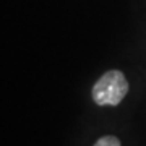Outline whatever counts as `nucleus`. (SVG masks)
Masks as SVG:
<instances>
[{
  "label": "nucleus",
  "mask_w": 146,
  "mask_h": 146,
  "mask_svg": "<svg viewBox=\"0 0 146 146\" xmlns=\"http://www.w3.org/2000/svg\"><path fill=\"white\" fill-rule=\"evenodd\" d=\"M128 93V81L120 70H109L93 86V101L98 106H119Z\"/></svg>",
  "instance_id": "f257e3e1"
},
{
  "label": "nucleus",
  "mask_w": 146,
  "mask_h": 146,
  "mask_svg": "<svg viewBox=\"0 0 146 146\" xmlns=\"http://www.w3.org/2000/svg\"><path fill=\"white\" fill-rule=\"evenodd\" d=\"M94 146H122V145H120V141H119L117 136L106 135V136H102V138H99V140L96 141Z\"/></svg>",
  "instance_id": "f03ea898"
}]
</instances>
